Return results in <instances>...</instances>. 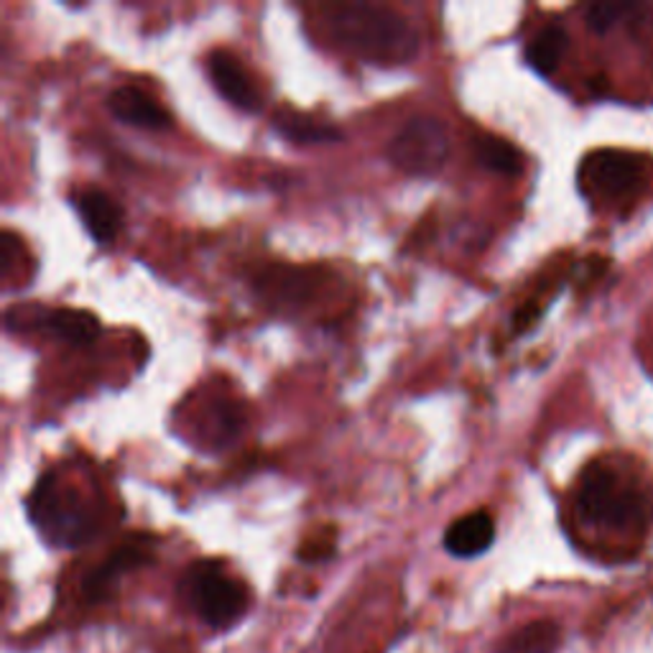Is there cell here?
Returning <instances> with one entry per match:
<instances>
[{
	"label": "cell",
	"instance_id": "obj_1",
	"mask_svg": "<svg viewBox=\"0 0 653 653\" xmlns=\"http://www.w3.org/2000/svg\"><path fill=\"white\" fill-rule=\"evenodd\" d=\"M333 39L378 67H404L419 55V37L406 16L376 3H335L327 11Z\"/></svg>",
	"mask_w": 653,
	"mask_h": 653
},
{
	"label": "cell",
	"instance_id": "obj_2",
	"mask_svg": "<svg viewBox=\"0 0 653 653\" xmlns=\"http://www.w3.org/2000/svg\"><path fill=\"white\" fill-rule=\"evenodd\" d=\"M29 516L51 544L75 548L92 536L95 521L77 487L43 475L29 498Z\"/></svg>",
	"mask_w": 653,
	"mask_h": 653
},
{
	"label": "cell",
	"instance_id": "obj_3",
	"mask_svg": "<svg viewBox=\"0 0 653 653\" xmlns=\"http://www.w3.org/2000/svg\"><path fill=\"white\" fill-rule=\"evenodd\" d=\"M181 597L199 621L212 629H230L248 611V592L220 564L199 560L181 577Z\"/></svg>",
	"mask_w": 653,
	"mask_h": 653
},
{
	"label": "cell",
	"instance_id": "obj_4",
	"mask_svg": "<svg viewBox=\"0 0 653 653\" xmlns=\"http://www.w3.org/2000/svg\"><path fill=\"white\" fill-rule=\"evenodd\" d=\"M449 136L437 118L416 116L388 144V159L408 177H434L449 159Z\"/></svg>",
	"mask_w": 653,
	"mask_h": 653
},
{
	"label": "cell",
	"instance_id": "obj_5",
	"mask_svg": "<svg viewBox=\"0 0 653 653\" xmlns=\"http://www.w3.org/2000/svg\"><path fill=\"white\" fill-rule=\"evenodd\" d=\"M577 508L592 524L603 526H631L641 518V503L623 487L621 481L605 467H592L582 477L577 493Z\"/></svg>",
	"mask_w": 653,
	"mask_h": 653
},
{
	"label": "cell",
	"instance_id": "obj_6",
	"mask_svg": "<svg viewBox=\"0 0 653 653\" xmlns=\"http://www.w3.org/2000/svg\"><path fill=\"white\" fill-rule=\"evenodd\" d=\"M580 181L592 197L621 202V199H631L641 191L643 164L639 156L605 148V151L587 156L585 164H582Z\"/></svg>",
	"mask_w": 653,
	"mask_h": 653
},
{
	"label": "cell",
	"instance_id": "obj_7",
	"mask_svg": "<svg viewBox=\"0 0 653 653\" xmlns=\"http://www.w3.org/2000/svg\"><path fill=\"white\" fill-rule=\"evenodd\" d=\"M207 75H210L215 90L220 92L230 106L243 112H256L260 108V95L254 80H250V75L243 69L238 57H232L230 51L215 49L212 55L207 57Z\"/></svg>",
	"mask_w": 653,
	"mask_h": 653
},
{
	"label": "cell",
	"instance_id": "obj_8",
	"mask_svg": "<svg viewBox=\"0 0 653 653\" xmlns=\"http://www.w3.org/2000/svg\"><path fill=\"white\" fill-rule=\"evenodd\" d=\"M146 562H151V546H148L146 538H136V542H128L118 546L106 562L100 564L98 570H92L85 580V595L87 600H102L110 595V590L118 585V580L123 574L144 567Z\"/></svg>",
	"mask_w": 653,
	"mask_h": 653
},
{
	"label": "cell",
	"instance_id": "obj_9",
	"mask_svg": "<svg viewBox=\"0 0 653 653\" xmlns=\"http://www.w3.org/2000/svg\"><path fill=\"white\" fill-rule=\"evenodd\" d=\"M108 110L120 123L144 128V130H164L169 128L171 116L156 102L151 95L138 90L133 85H120L108 95Z\"/></svg>",
	"mask_w": 653,
	"mask_h": 653
},
{
	"label": "cell",
	"instance_id": "obj_10",
	"mask_svg": "<svg viewBox=\"0 0 653 653\" xmlns=\"http://www.w3.org/2000/svg\"><path fill=\"white\" fill-rule=\"evenodd\" d=\"M495 542V521L491 513L475 511L457 518L444 534V548L459 560H473L485 554Z\"/></svg>",
	"mask_w": 653,
	"mask_h": 653
},
{
	"label": "cell",
	"instance_id": "obj_11",
	"mask_svg": "<svg viewBox=\"0 0 653 653\" xmlns=\"http://www.w3.org/2000/svg\"><path fill=\"white\" fill-rule=\"evenodd\" d=\"M75 207L85 225V230L90 232V238L95 243L108 246V243L116 240L120 222H123V212H120L116 199L100 189H87L75 199Z\"/></svg>",
	"mask_w": 653,
	"mask_h": 653
},
{
	"label": "cell",
	"instance_id": "obj_12",
	"mask_svg": "<svg viewBox=\"0 0 653 653\" xmlns=\"http://www.w3.org/2000/svg\"><path fill=\"white\" fill-rule=\"evenodd\" d=\"M33 325L69 345H90L100 335V321L82 309H41Z\"/></svg>",
	"mask_w": 653,
	"mask_h": 653
},
{
	"label": "cell",
	"instance_id": "obj_13",
	"mask_svg": "<svg viewBox=\"0 0 653 653\" xmlns=\"http://www.w3.org/2000/svg\"><path fill=\"white\" fill-rule=\"evenodd\" d=\"M562 643L560 625L552 621H534L501 641L495 653H556Z\"/></svg>",
	"mask_w": 653,
	"mask_h": 653
},
{
	"label": "cell",
	"instance_id": "obj_14",
	"mask_svg": "<svg viewBox=\"0 0 653 653\" xmlns=\"http://www.w3.org/2000/svg\"><path fill=\"white\" fill-rule=\"evenodd\" d=\"M570 37L562 26L548 23L531 39L526 49V62L536 69L538 75H552L560 67L564 51H567Z\"/></svg>",
	"mask_w": 653,
	"mask_h": 653
},
{
	"label": "cell",
	"instance_id": "obj_15",
	"mask_svg": "<svg viewBox=\"0 0 653 653\" xmlns=\"http://www.w3.org/2000/svg\"><path fill=\"white\" fill-rule=\"evenodd\" d=\"M475 159L487 171L503 174V177H518L524 171V156L513 144L498 136H481L475 141Z\"/></svg>",
	"mask_w": 653,
	"mask_h": 653
},
{
	"label": "cell",
	"instance_id": "obj_16",
	"mask_svg": "<svg viewBox=\"0 0 653 653\" xmlns=\"http://www.w3.org/2000/svg\"><path fill=\"white\" fill-rule=\"evenodd\" d=\"M274 128L294 144H329V141H339V138H343L339 130L321 126V123H317V120L299 116V112H294V110H278L274 116Z\"/></svg>",
	"mask_w": 653,
	"mask_h": 653
},
{
	"label": "cell",
	"instance_id": "obj_17",
	"mask_svg": "<svg viewBox=\"0 0 653 653\" xmlns=\"http://www.w3.org/2000/svg\"><path fill=\"white\" fill-rule=\"evenodd\" d=\"M631 11H635V6L631 3H595L587 8V23L590 29H595L597 33H605L611 31L615 23H621Z\"/></svg>",
	"mask_w": 653,
	"mask_h": 653
}]
</instances>
